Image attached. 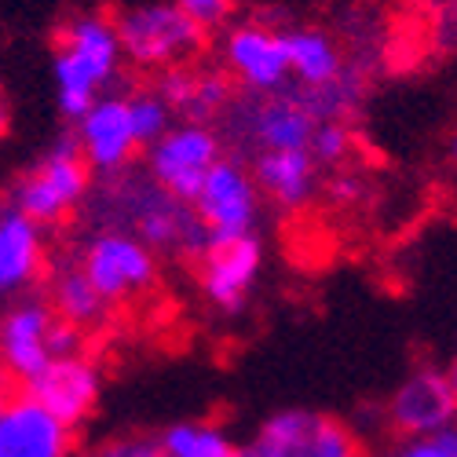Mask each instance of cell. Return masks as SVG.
<instances>
[{"instance_id":"f546056e","label":"cell","mask_w":457,"mask_h":457,"mask_svg":"<svg viewBox=\"0 0 457 457\" xmlns=\"http://www.w3.org/2000/svg\"><path fill=\"white\" fill-rule=\"evenodd\" d=\"M12 385H15L12 373L4 370V362H0V395H12Z\"/></svg>"},{"instance_id":"3957f363","label":"cell","mask_w":457,"mask_h":457,"mask_svg":"<svg viewBox=\"0 0 457 457\" xmlns=\"http://www.w3.org/2000/svg\"><path fill=\"white\" fill-rule=\"evenodd\" d=\"M92 187H96V172L88 169L78 143L66 132L45 150L41 162H33L26 172L12 179L4 202L48 231V227H59L73 212L85 209Z\"/></svg>"},{"instance_id":"6da1fadb","label":"cell","mask_w":457,"mask_h":457,"mask_svg":"<svg viewBox=\"0 0 457 457\" xmlns=\"http://www.w3.org/2000/svg\"><path fill=\"white\" fill-rule=\"evenodd\" d=\"M85 212H88V227L129 231L158 256L198 260V253L209 245V235L198 223L195 209L172 198L143 169H125L118 176L96 179Z\"/></svg>"},{"instance_id":"d6a6232c","label":"cell","mask_w":457,"mask_h":457,"mask_svg":"<svg viewBox=\"0 0 457 457\" xmlns=\"http://www.w3.org/2000/svg\"><path fill=\"white\" fill-rule=\"evenodd\" d=\"M450 377H453V392H457V366H453V370H450Z\"/></svg>"},{"instance_id":"83f0119b","label":"cell","mask_w":457,"mask_h":457,"mask_svg":"<svg viewBox=\"0 0 457 457\" xmlns=\"http://www.w3.org/2000/svg\"><path fill=\"white\" fill-rule=\"evenodd\" d=\"M359 195H362V179L352 176L348 169H337V172L329 176V183H326V198H329L333 205H352Z\"/></svg>"},{"instance_id":"1f68e13d","label":"cell","mask_w":457,"mask_h":457,"mask_svg":"<svg viewBox=\"0 0 457 457\" xmlns=\"http://www.w3.org/2000/svg\"><path fill=\"white\" fill-rule=\"evenodd\" d=\"M8 399H12V395H0V413H4V406H8Z\"/></svg>"},{"instance_id":"ba28073f","label":"cell","mask_w":457,"mask_h":457,"mask_svg":"<svg viewBox=\"0 0 457 457\" xmlns=\"http://www.w3.org/2000/svg\"><path fill=\"white\" fill-rule=\"evenodd\" d=\"M143 172L165 187L172 198L179 202H195L205 176L212 165L227 154L223 139L216 125H198V121H176L162 139H154L143 150Z\"/></svg>"},{"instance_id":"9c48e42d","label":"cell","mask_w":457,"mask_h":457,"mask_svg":"<svg viewBox=\"0 0 457 457\" xmlns=\"http://www.w3.org/2000/svg\"><path fill=\"white\" fill-rule=\"evenodd\" d=\"M220 70L245 96H275L289 88V59L282 26L263 19L231 22L220 37Z\"/></svg>"},{"instance_id":"7a4b0ae2","label":"cell","mask_w":457,"mask_h":457,"mask_svg":"<svg viewBox=\"0 0 457 457\" xmlns=\"http://www.w3.org/2000/svg\"><path fill=\"white\" fill-rule=\"evenodd\" d=\"M315 129L319 118L296 96L293 85L275 96L238 92L227 113L216 121L223 150L231 158H242L245 165L260 154H275V150H308Z\"/></svg>"},{"instance_id":"52a82bcc","label":"cell","mask_w":457,"mask_h":457,"mask_svg":"<svg viewBox=\"0 0 457 457\" xmlns=\"http://www.w3.org/2000/svg\"><path fill=\"white\" fill-rule=\"evenodd\" d=\"M70 260L85 271V278L110 308L158 286V253L146 249L136 235L113 231V227H88L85 242L73 249Z\"/></svg>"},{"instance_id":"9a60e30c","label":"cell","mask_w":457,"mask_h":457,"mask_svg":"<svg viewBox=\"0 0 457 457\" xmlns=\"http://www.w3.org/2000/svg\"><path fill=\"white\" fill-rule=\"evenodd\" d=\"M48 271V235L15 205L0 202V303L22 300Z\"/></svg>"},{"instance_id":"7402d4cb","label":"cell","mask_w":457,"mask_h":457,"mask_svg":"<svg viewBox=\"0 0 457 457\" xmlns=\"http://www.w3.org/2000/svg\"><path fill=\"white\" fill-rule=\"evenodd\" d=\"M169 457H235L238 443L216 421H176L158 432Z\"/></svg>"},{"instance_id":"4fadbf2b","label":"cell","mask_w":457,"mask_h":457,"mask_svg":"<svg viewBox=\"0 0 457 457\" xmlns=\"http://www.w3.org/2000/svg\"><path fill=\"white\" fill-rule=\"evenodd\" d=\"M73 143H78L81 158L88 162V169L96 172V179L118 176L125 169H132L136 154H139V136L132 129V113H129V99L125 88H113L103 99H96V106L85 113L81 121H73Z\"/></svg>"},{"instance_id":"4dcf8cb0","label":"cell","mask_w":457,"mask_h":457,"mask_svg":"<svg viewBox=\"0 0 457 457\" xmlns=\"http://www.w3.org/2000/svg\"><path fill=\"white\" fill-rule=\"evenodd\" d=\"M450 158L457 162V136H453V143H450Z\"/></svg>"},{"instance_id":"30bf717a","label":"cell","mask_w":457,"mask_h":457,"mask_svg":"<svg viewBox=\"0 0 457 457\" xmlns=\"http://www.w3.org/2000/svg\"><path fill=\"white\" fill-rule=\"evenodd\" d=\"M260 187L242 158L223 154L212 172L205 176L198 198L190 202L198 223L205 227L209 242L220 238H245L256 235V220H260Z\"/></svg>"},{"instance_id":"277c9868","label":"cell","mask_w":457,"mask_h":457,"mask_svg":"<svg viewBox=\"0 0 457 457\" xmlns=\"http://www.w3.org/2000/svg\"><path fill=\"white\" fill-rule=\"evenodd\" d=\"M125 66L139 73H169L198 62L209 48V33L190 22L172 0H150L132 4L113 15Z\"/></svg>"},{"instance_id":"ffe728a7","label":"cell","mask_w":457,"mask_h":457,"mask_svg":"<svg viewBox=\"0 0 457 457\" xmlns=\"http://www.w3.org/2000/svg\"><path fill=\"white\" fill-rule=\"evenodd\" d=\"M282 41L293 88H326L348 70L337 37H329L322 26H282Z\"/></svg>"},{"instance_id":"f1b7e54d","label":"cell","mask_w":457,"mask_h":457,"mask_svg":"<svg viewBox=\"0 0 457 457\" xmlns=\"http://www.w3.org/2000/svg\"><path fill=\"white\" fill-rule=\"evenodd\" d=\"M8 125H12V113H8V103H4V92H0V139L8 136Z\"/></svg>"},{"instance_id":"2e32d148","label":"cell","mask_w":457,"mask_h":457,"mask_svg":"<svg viewBox=\"0 0 457 457\" xmlns=\"http://www.w3.org/2000/svg\"><path fill=\"white\" fill-rule=\"evenodd\" d=\"M150 85L172 106L176 121H198V125H216L238 96L235 81L220 66H198V62L158 73Z\"/></svg>"},{"instance_id":"603a6c76","label":"cell","mask_w":457,"mask_h":457,"mask_svg":"<svg viewBox=\"0 0 457 457\" xmlns=\"http://www.w3.org/2000/svg\"><path fill=\"white\" fill-rule=\"evenodd\" d=\"M125 99H129L132 129H136L143 150L154 143V139H162V136L176 125L172 106L162 99V92H158L154 85H132V88H125Z\"/></svg>"},{"instance_id":"4316f807","label":"cell","mask_w":457,"mask_h":457,"mask_svg":"<svg viewBox=\"0 0 457 457\" xmlns=\"http://www.w3.org/2000/svg\"><path fill=\"white\" fill-rule=\"evenodd\" d=\"M388 457H457V425L432 432V436L399 439Z\"/></svg>"},{"instance_id":"484cf974","label":"cell","mask_w":457,"mask_h":457,"mask_svg":"<svg viewBox=\"0 0 457 457\" xmlns=\"http://www.w3.org/2000/svg\"><path fill=\"white\" fill-rule=\"evenodd\" d=\"M172 4L205 33L212 29H227L238 15V0H172Z\"/></svg>"},{"instance_id":"d6986e66","label":"cell","mask_w":457,"mask_h":457,"mask_svg":"<svg viewBox=\"0 0 457 457\" xmlns=\"http://www.w3.org/2000/svg\"><path fill=\"white\" fill-rule=\"evenodd\" d=\"M249 172L260 187V198H268L282 212H300L312 205L319 195V176L322 169L308 150H275V154H260L249 162Z\"/></svg>"},{"instance_id":"44dd1931","label":"cell","mask_w":457,"mask_h":457,"mask_svg":"<svg viewBox=\"0 0 457 457\" xmlns=\"http://www.w3.org/2000/svg\"><path fill=\"white\" fill-rule=\"evenodd\" d=\"M48 303H52V312L62 322L78 326L81 333L96 329L110 315V303L96 293V286L85 278V271L70 256L59 263V268L52 271V278H48Z\"/></svg>"},{"instance_id":"5bb4252c","label":"cell","mask_w":457,"mask_h":457,"mask_svg":"<svg viewBox=\"0 0 457 457\" xmlns=\"http://www.w3.org/2000/svg\"><path fill=\"white\" fill-rule=\"evenodd\" d=\"M19 392L37 406H45L52 417H59L66 428H78L99 406L103 373L85 352H78V355L52 359L41 373H33L26 385H19Z\"/></svg>"},{"instance_id":"d4e9b609","label":"cell","mask_w":457,"mask_h":457,"mask_svg":"<svg viewBox=\"0 0 457 457\" xmlns=\"http://www.w3.org/2000/svg\"><path fill=\"white\" fill-rule=\"evenodd\" d=\"M81 457H169L162 439L150 432H125V436H110L92 443Z\"/></svg>"},{"instance_id":"8992f818","label":"cell","mask_w":457,"mask_h":457,"mask_svg":"<svg viewBox=\"0 0 457 457\" xmlns=\"http://www.w3.org/2000/svg\"><path fill=\"white\" fill-rule=\"evenodd\" d=\"M242 457H366L359 432L333 413L289 406L271 413L268 421L238 443Z\"/></svg>"},{"instance_id":"5b68a950","label":"cell","mask_w":457,"mask_h":457,"mask_svg":"<svg viewBox=\"0 0 457 457\" xmlns=\"http://www.w3.org/2000/svg\"><path fill=\"white\" fill-rule=\"evenodd\" d=\"M85 352V333L62 322L48 296H22L0 312V362L15 385H26L52 359Z\"/></svg>"},{"instance_id":"e0dca14e","label":"cell","mask_w":457,"mask_h":457,"mask_svg":"<svg viewBox=\"0 0 457 457\" xmlns=\"http://www.w3.org/2000/svg\"><path fill=\"white\" fill-rule=\"evenodd\" d=\"M73 428L22 392L8 399L0 413V457H70Z\"/></svg>"},{"instance_id":"836d02e7","label":"cell","mask_w":457,"mask_h":457,"mask_svg":"<svg viewBox=\"0 0 457 457\" xmlns=\"http://www.w3.org/2000/svg\"><path fill=\"white\" fill-rule=\"evenodd\" d=\"M235 457H242V453H235Z\"/></svg>"},{"instance_id":"ac0fdd59","label":"cell","mask_w":457,"mask_h":457,"mask_svg":"<svg viewBox=\"0 0 457 457\" xmlns=\"http://www.w3.org/2000/svg\"><path fill=\"white\" fill-rule=\"evenodd\" d=\"M55 48L73 55L81 66H88L110 92L118 88L125 55H121V41H118L113 15H103V12H78V15H70L55 29Z\"/></svg>"},{"instance_id":"7c38bea8","label":"cell","mask_w":457,"mask_h":457,"mask_svg":"<svg viewBox=\"0 0 457 457\" xmlns=\"http://www.w3.org/2000/svg\"><path fill=\"white\" fill-rule=\"evenodd\" d=\"M385 421L395 439H417L457 425V392L450 370L439 366L410 370L385 403Z\"/></svg>"},{"instance_id":"8fae6325","label":"cell","mask_w":457,"mask_h":457,"mask_svg":"<svg viewBox=\"0 0 457 457\" xmlns=\"http://www.w3.org/2000/svg\"><path fill=\"white\" fill-rule=\"evenodd\" d=\"M260 271H263L260 235L209 242L195 260L198 289L209 300V308L220 315H238L245 308L260 282Z\"/></svg>"},{"instance_id":"cb8c5ba5","label":"cell","mask_w":457,"mask_h":457,"mask_svg":"<svg viewBox=\"0 0 457 457\" xmlns=\"http://www.w3.org/2000/svg\"><path fill=\"white\" fill-rule=\"evenodd\" d=\"M355 150V136L348 129V121H319L312 143H308V154L315 158L319 169H345L348 158Z\"/></svg>"}]
</instances>
